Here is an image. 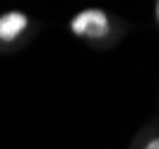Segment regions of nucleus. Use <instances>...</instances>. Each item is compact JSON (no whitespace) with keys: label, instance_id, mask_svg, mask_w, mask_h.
Listing matches in <instances>:
<instances>
[{"label":"nucleus","instance_id":"obj_1","mask_svg":"<svg viewBox=\"0 0 159 149\" xmlns=\"http://www.w3.org/2000/svg\"><path fill=\"white\" fill-rule=\"evenodd\" d=\"M106 27H109V22H106V15L101 10H84L72 20V31H75V34L92 36V39L104 36V34H106Z\"/></svg>","mask_w":159,"mask_h":149},{"label":"nucleus","instance_id":"obj_2","mask_svg":"<svg viewBox=\"0 0 159 149\" xmlns=\"http://www.w3.org/2000/svg\"><path fill=\"white\" fill-rule=\"evenodd\" d=\"M27 27V17L22 12H7L0 17V39L2 41H15Z\"/></svg>","mask_w":159,"mask_h":149},{"label":"nucleus","instance_id":"obj_3","mask_svg":"<svg viewBox=\"0 0 159 149\" xmlns=\"http://www.w3.org/2000/svg\"><path fill=\"white\" fill-rule=\"evenodd\" d=\"M147 149H159V139H152V142L147 144Z\"/></svg>","mask_w":159,"mask_h":149},{"label":"nucleus","instance_id":"obj_4","mask_svg":"<svg viewBox=\"0 0 159 149\" xmlns=\"http://www.w3.org/2000/svg\"><path fill=\"white\" fill-rule=\"evenodd\" d=\"M157 22H159V0H157Z\"/></svg>","mask_w":159,"mask_h":149}]
</instances>
